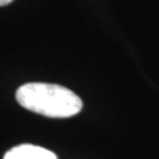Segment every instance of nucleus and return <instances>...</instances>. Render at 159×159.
Here are the masks:
<instances>
[{"label":"nucleus","instance_id":"f257e3e1","mask_svg":"<svg viewBox=\"0 0 159 159\" xmlns=\"http://www.w3.org/2000/svg\"><path fill=\"white\" fill-rule=\"evenodd\" d=\"M16 99L24 109L49 118H69L82 110L77 94L54 84H25L17 89Z\"/></svg>","mask_w":159,"mask_h":159},{"label":"nucleus","instance_id":"f03ea898","mask_svg":"<svg viewBox=\"0 0 159 159\" xmlns=\"http://www.w3.org/2000/svg\"><path fill=\"white\" fill-rule=\"evenodd\" d=\"M4 159H58L56 154L34 145H19L9 150Z\"/></svg>","mask_w":159,"mask_h":159},{"label":"nucleus","instance_id":"7ed1b4c3","mask_svg":"<svg viewBox=\"0 0 159 159\" xmlns=\"http://www.w3.org/2000/svg\"><path fill=\"white\" fill-rule=\"evenodd\" d=\"M13 0H0V7H3V6H7V4L9 3H12Z\"/></svg>","mask_w":159,"mask_h":159}]
</instances>
